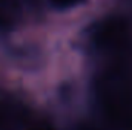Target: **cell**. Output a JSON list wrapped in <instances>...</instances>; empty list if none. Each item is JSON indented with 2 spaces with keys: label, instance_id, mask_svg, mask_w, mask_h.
<instances>
[{
  "label": "cell",
  "instance_id": "cell-2",
  "mask_svg": "<svg viewBox=\"0 0 132 130\" xmlns=\"http://www.w3.org/2000/svg\"><path fill=\"white\" fill-rule=\"evenodd\" d=\"M86 3L88 0H42L43 8L55 18H62V20H66V17L85 8Z\"/></svg>",
  "mask_w": 132,
  "mask_h": 130
},
{
  "label": "cell",
  "instance_id": "cell-1",
  "mask_svg": "<svg viewBox=\"0 0 132 130\" xmlns=\"http://www.w3.org/2000/svg\"><path fill=\"white\" fill-rule=\"evenodd\" d=\"M100 95L106 113L117 124L132 129V60H121L106 72Z\"/></svg>",
  "mask_w": 132,
  "mask_h": 130
}]
</instances>
